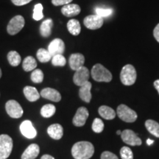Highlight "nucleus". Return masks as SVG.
Listing matches in <instances>:
<instances>
[{
	"instance_id": "nucleus-14",
	"label": "nucleus",
	"mask_w": 159,
	"mask_h": 159,
	"mask_svg": "<svg viewBox=\"0 0 159 159\" xmlns=\"http://www.w3.org/2000/svg\"><path fill=\"white\" fill-rule=\"evenodd\" d=\"M69 66L72 70L76 71L77 69L83 66L85 63V57L84 55L80 54V53H75L71 54L69 57Z\"/></svg>"
},
{
	"instance_id": "nucleus-19",
	"label": "nucleus",
	"mask_w": 159,
	"mask_h": 159,
	"mask_svg": "<svg viewBox=\"0 0 159 159\" xmlns=\"http://www.w3.org/2000/svg\"><path fill=\"white\" fill-rule=\"evenodd\" d=\"M47 133L52 139L59 140L63 137V128L60 124H53L47 128Z\"/></svg>"
},
{
	"instance_id": "nucleus-29",
	"label": "nucleus",
	"mask_w": 159,
	"mask_h": 159,
	"mask_svg": "<svg viewBox=\"0 0 159 159\" xmlns=\"http://www.w3.org/2000/svg\"><path fill=\"white\" fill-rule=\"evenodd\" d=\"M31 80L35 83H40L43 80V73L41 69H34L31 74Z\"/></svg>"
},
{
	"instance_id": "nucleus-32",
	"label": "nucleus",
	"mask_w": 159,
	"mask_h": 159,
	"mask_svg": "<svg viewBox=\"0 0 159 159\" xmlns=\"http://www.w3.org/2000/svg\"><path fill=\"white\" fill-rule=\"evenodd\" d=\"M43 18V6L41 4H37L35 6L34 11H33V19L35 21H39Z\"/></svg>"
},
{
	"instance_id": "nucleus-31",
	"label": "nucleus",
	"mask_w": 159,
	"mask_h": 159,
	"mask_svg": "<svg viewBox=\"0 0 159 159\" xmlns=\"http://www.w3.org/2000/svg\"><path fill=\"white\" fill-rule=\"evenodd\" d=\"M92 130L97 134H100L104 130V123L102 119L96 118L94 120L92 124Z\"/></svg>"
},
{
	"instance_id": "nucleus-15",
	"label": "nucleus",
	"mask_w": 159,
	"mask_h": 159,
	"mask_svg": "<svg viewBox=\"0 0 159 159\" xmlns=\"http://www.w3.org/2000/svg\"><path fill=\"white\" fill-rule=\"evenodd\" d=\"M43 98L53 101V102H59L61 99V95L58 91L52 88H45L41 91L40 94Z\"/></svg>"
},
{
	"instance_id": "nucleus-42",
	"label": "nucleus",
	"mask_w": 159,
	"mask_h": 159,
	"mask_svg": "<svg viewBox=\"0 0 159 159\" xmlns=\"http://www.w3.org/2000/svg\"><path fill=\"white\" fill-rule=\"evenodd\" d=\"M121 134H122V131H121V130L116 131V134L117 135H121Z\"/></svg>"
},
{
	"instance_id": "nucleus-1",
	"label": "nucleus",
	"mask_w": 159,
	"mask_h": 159,
	"mask_svg": "<svg viewBox=\"0 0 159 159\" xmlns=\"http://www.w3.org/2000/svg\"><path fill=\"white\" fill-rule=\"evenodd\" d=\"M94 153V145L85 141L75 143L71 148V155L75 159H89Z\"/></svg>"
},
{
	"instance_id": "nucleus-36",
	"label": "nucleus",
	"mask_w": 159,
	"mask_h": 159,
	"mask_svg": "<svg viewBox=\"0 0 159 159\" xmlns=\"http://www.w3.org/2000/svg\"><path fill=\"white\" fill-rule=\"evenodd\" d=\"M72 0H52V3L55 6L60 5H66L70 4Z\"/></svg>"
},
{
	"instance_id": "nucleus-9",
	"label": "nucleus",
	"mask_w": 159,
	"mask_h": 159,
	"mask_svg": "<svg viewBox=\"0 0 159 159\" xmlns=\"http://www.w3.org/2000/svg\"><path fill=\"white\" fill-rule=\"evenodd\" d=\"M89 71L88 68L85 67L84 66L75 71V73L73 77V81L76 85L81 86L84 83L88 82L89 79Z\"/></svg>"
},
{
	"instance_id": "nucleus-37",
	"label": "nucleus",
	"mask_w": 159,
	"mask_h": 159,
	"mask_svg": "<svg viewBox=\"0 0 159 159\" xmlns=\"http://www.w3.org/2000/svg\"><path fill=\"white\" fill-rule=\"evenodd\" d=\"M32 0H11L12 2L13 3V5L16 6H22L25 5L26 4H28Z\"/></svg>"
},
{
	"instance_id": "nucleus-6",
	"label": "nucleus",
	"mask_w": 159,
	"mask_h": 159,
	"mask_svg": "<svg viewBox=\"0 0 159 159\" xmlns=\"http://www.w3.org/2000/svg\"><path fill=\"white\" fill-rule=\"evenodd\" d=\"M25 21L23 16L18 15L16 16L11 19L9 21L8 25L7 27V31L8 34L11 35H14L19 33L21 30L23 29L24 26H25Z\"/></svg>"
},
{
	"instance_id": "nucleus-5",
	"label": "nucleus",
	"mask_w": 159,
	"mask_h": 159,
	"mask_svg": "<svg viewBox=\"0 0 159 159\" xmlns=\"http://www.w3.org/2000/svg\"><path fill=\"white\" fill-rule=\"evenodd\" d=\"M117 115L119 118L125 122H134L137 119L136 112L127 106L126 105H120L117 108Z\"/></svg>"
},
{
	"instance_id": "nucleus-41",
	"label": "nucleus",
	"mask_w": 159,
	"mask_h": 159,
	"mask_svg": "<svg viewBox=\"0 0 159 159\" xmlns=\"http://www.w3.org/2000/svg\"><path fill=\"white\" fill-rule=\"evenodd\" d=\"M154 143V141L153 140H152V139H148V140H147V144H148L149 146H150V145H152V144H153Z\"/></svg>"
},
{
	"instance_id": "nucleus-39",
	"label": "nucleus",
	"mask_w": 159,
	"mask_h": 159,
	"mask_svg": "<svg viewBox=\"0 0 159 159\" xmlns=\"http://www.w3.org/2000/svg\"><path fill=\"white\" fill-rule=\"evenodd\" d=\"M154 86L156 89L158 91V94H159V80H156V81L154 82Z\"/></svg>"
},
{
	"instance_id": "nucleus-24",
	"label": "nucleus",
	"mask_w": 159,
	"mask_h": 159,
	"mask_svg": "<svg viewBox=\"0 0 159 159\" xmlns=\"http://www.w3.org/2000/svg\"><path fill=\"white\" fill-rule=\"evenodd\" d=\"M67 28L69 33L73 35H78L81 31L80 24L77 19H71L67 23Z\"/></svg>"
},
{
	"instance_id": "nucleus-8",
	"label": "nucleus",
	"mask_w": 159,
	"mask_h": 159,
	"mask_svg": "<svg viewBox=\"0 0 159 159\" xmlns=\"http://www.w3.org/2000/svg\"><path fill=\"white\" fill-rule=\"evenodd\" d=\"M120 136L123 142L130 146H139L142 144V139L138 136V134H135L132 130L127 129L123 130Z\"/></svg>"
},
{
	"instance_id": "nucleus-4",
	"label": "nucleus",
	"mask_w": 159,
	"mask_h": 159,
	"mask_svg": "<svg viewBox=\"0 0 159 159\" xmlns=\"http://www.w3.org/2000/svg\"><path fill=\"white\" fill-rule=\"evenodd\" d=\"M13 150V139L8 135H0V159L7 158Z\"/></svg>"
},
{
	"instance_id": "nucleus-10",
	"label": "nucleus",
	"mask_w": 159,
	"mask_h": 159,
	"mask_svg": "<svg viewBox=\"0 0 159 159\" xmlns=\"http://www.w3.org/2000/svg\"><path fill=\"white\" fill-rule=\"evenodd\" d=\"M104 22L103 18L97 15H90L86 16L83 20V24L85 27L89 30H97L102 27Z\"/></svg>"
},
{
	"instance_id": "nucleus-26",
	"label": "nucleus",
	"mask_w": 159,
	"mask_h": 159,
	"mask_svg": "<svg viewBox=\"0 0 159 159\" xmlns=\"http://www.w3.org/2000/svg\"><path fill=\"white\" fill-rule=\"evenodd\" d=\"M7 61L12 66H18L21 61V57L16 51H11L7 54Z\"/></svg>"
},
{
	"instance_id": "nucleus-20",
	"label": "nucleus",
	"mask_w": 159,
	"mask_h": 159,
	"mask_svg": "<svg viewBox=\"0 0 159 159\" xmlns=\"http://www.w3.org/2000/svg\"><path fill=\"white\" fill-rule=\"evenodd\" d=\"M24 94L30 102H35L41 96L37 89L33 86H25L24 89Z\"/></svg>"
},
{
	"instance_id": "nucleus-17",
	"label": "nucleus",
	"mask_w": 159,
	"mask_h": 159,
	"mask_svg": "<svg viewBox=\"0 0 159 159\" xmlns=\"http://www.w3.org/2000/svg\"><path fill=\"white\" fill-rule=\"evenodd\" d=\"M40 152L39 146L36 144H32L27 147L23 154L21 155V159H35L39 156Z\"/></svg>"
},
{
	"instance_id": "nucleus-43",
	"label": "nucleus",
	"mask_w": 159,
	"mask_h": 159,
	"mask_svg": "<svg viewBox=\"0 0 159 159\" xmlns=\"http://www.w3.org/2000/svg\"><path fill=\"white\" fill-rule=\"evenodd\" d=\"M2 70H1V69H0V78L2 77Z\"/></svg>"
},
{
	"instance_id": "nucleus-35",
	"label": "nucleus",
	"mask_w": 159,
	"mask_h": 159,
	"mask_svg": "<svg viewBox=\"0 0 159 159\" xmlns=\"http://www.w3.org/2000/svg\"><path fill=\"white\" fill-rule=\"evenodd\" d=\"M101 159H119L116 155L109 151H105L101 155Z\"/></svg>"
},
{
	"instance_id": "nucleus-34",
	"label": "nucleus",
	"mask_w": 159,
	"mask_h": 159,
	"mask_svg": "<svg viewBox=\"0 0 159 159\" xmlns=\"http://www.w3.org/2000/svg\"><path fill=\"white\" fill-rule=\"evenodd\" d=\"M95 12H96V15L99 16L104 18L108 17L112 14L113 10L110 8H102V7H96L95 8Z\"/></svg>"
},
{
	"instance_id": "nucleus-28",
	"label": "nucleus",
	"mask_w": 159,
	"mask_h": 159,
	"mask_svg": "<svg viewBox=\"0 0 159 159\" xmlns=\"http://www.w3.org/2000/svg\"><path fill=\"white\" fill-rule=\"evenodd\" d=\"M36 56L38 60L41 63L48 62V61H49L52 59V57L50 53L49 52V51L43 48H41L38 50Z\"/></svg>"
},
{
	"instance_id": "nucleus-38",
	"label": "nucleus",
	"mask_w": 159,
	"mask_h": 159,
	"mask_svg": "<svg viewBox=\"0 0 159 159\" xmlns=\"http://www.w3.org/2000/svg\"><path fill=\"white\" fill-rule=\"evenodd\" d=\"M153 35L155 39H156V41L159 43V24L156 25V27H155L153 30Z\"/></svg>"
},
{
	"instance_id": "nucleus-33",
	"label": "nucleus",
	"mask_w": 159,
	"mask_h": 159,
	"mask_svg": "<svg viewBox=\"0 0 159 159\" xmlns=\"http://www.w3.org/2000/svg\"><path fill=\"white\" fill-rule=\"evenodd\" d=\"M120 156L122 159H134V153L128 147H122L121 148Z\"/></svg>"
},
{
	"instance_id": "nucleus-40",
	"label": "nucleus",
	"mask_w": 159,
	"mask_h": 159,
	"mask_svg": "<svg viewBox=\"0 0 159 159\" xmlns=\"http://www.w3.org/2000/svg\"><path fill=\"white\" fill-rule=\"evenodd\" d=\"M41 159H55V158L50 156V155H43L41 158Z\"/></svg>"
},
{
	"instance_id": "nucleus-16",
	"label": "nucleus",
	"mask_w": 159,
	"mask_h": 159,
	"mask_svg": "<svg viewBox=\"0 0 159 159\" xmlns=\"http://www.w3.org/2000/svg\"><path fill=\"white\" fill-rule=\"evenodd\" d=\"M80 7L76 4H68L63 6L61 9L63 15L66 17H73L80 13Z\"/></svg>"
},
{
	"instance_id": "nucleus-3",
	"label": "nucleus",
	"mask_w": 159,
	"mask_h": 159,
	"mask_svg": "<svg viewBox=\"0 0 159 159\" xmlns=\"http://www.w3.org/2000/svg\"><path fill=\"white\" fill-rule=\"evenodd\" d=\"M136 71L134 66L127 64L123 67L120 73L121 82L125 85H134L136 80Z\"/></svg>"
},
{
	"instance_id": "nucleus-30",
	"label": "nucleus",
	"mask_w": 159,
	"mask_h": 159,
	"mask_svg": "<svg viewBox=\"0 0 159 159\" xmlns=\"http://www.w3.org/2000/svg\"><path fill=\"white\" fill-rule=\"evenodd\" d=\"M52 63L55 66H64L66 60L63 55H56L52 57Z\"/></svg>"
},
{
	"instance_id": "nucleus-12",
	"label": "nucleus",
	"mask_w": 159,
	"mask_h": 159,
	"mask_svg": "<svg viewBox=\"0 0 159 159\" xmlns=\"http://www.w3.org/2000/svg\"><path fill=\"white\" fill-rule=\"evenodd\" d=\"M48 51L52 57L56 55H63L65 51V43L61 39H55L49 43Z\"/></svg>"
},
{
	"instance_id": "nucleus-7",
	"label": "nucleus",
	"mask_w": 159,
	"mask_h": 159,
	"mask_svg": "<svg viewBox=\"0 0 159 159\" xmlns=\"http://www.w3.org/2000/svg\"><path fill=\"white\" fill-rule=\"evenodd\" d=\"M5 109L7 111V114L9 115L11 118L18 119L20 118L23 115V109L21 106L17 101L14 99H11L8 100L5 105Z\"/></svg>"
},
{
	"instance_id": "nucleus-27",
	"label": "nucleus",
	"mask_w": 159,
	"mask_h": 159,
	"mask_svg": "<svg viewBox=\"0 0 159 159\" xmlns=\"http://www.w3.org/2000/svg\"><path fill=\"white\" fill-rule=\"evenodd\" d=\"M56 111V108L55 105L52 104H47L41 108V116L44 118H49L55 114Z\"/></svg>"
},
{
	"instance_id": "nucleus-23",
	"label": "nucleus",
	"mask_w": 159,
	"mask_h": 159,
	"mask_svg": "<svg viewBox=\"0 0 159 159\" xmlns=\"http://www.w3.org/2000/svg\"><path fill=\"white\" fill-rule=\"evenodd\" d=\"M147 130L157 138H159V124L152 119H148L145 122Z\"/></svg>"
},
{
	"instance_id": "nucleus-25",
	"label": "nucleus",
	"mask_w": 159,
	"mask_h": 159,
	"mask_svg": "<svg viewBox=\"0 0 159 159\" xmlns=\"http://www.w3.org/2000/svg\"><path fill=\"white\" fill-rule=\"evenodd\" d=\"M37 67V62L32 56H28L25 58L22 63V68L25 71H30L35 69Z\"/></svg>"
},
{
	"instance_id": "nucleus-21",
	"label": "nucleus",
	"mask_w": 159,
	"mask_h": 159,
	"mask_svg": "<svg viewBox=\"0 0 159 159\" xmlns=\"http://www.w3.org/2000/svg\"><path fill=\"white\" fill-rule=\"evenodd\" d=\"M99 114L100 115L102 118L107 120H111L116 117V112L113 108L110 107L106 106V105H102L99 108L98 110Z\"/></svg>"
},
{
	"instance_id": "nucleus-13",
	"label": "nucleus",
	"mask_w": 159,
	"mask_h": 159,
	"mask_svg": "<svg viewBox=\"0 0 159 159\" xmlns=\"http://www.w3.org/2000/svg\"><path fill=\"white\" fill-rule=\"evenodd\" d=\"M20 130L23 136L30 139H34L37 135L36 130L30 120H25L21 123L20 125Z\"/></svg>"
},
{
	"instance_id": "nucleus-2",
	"label": "nucleus",
	"mask_w": 159,
	"mask_h": 159,
	"mask_svg": "<svg viewBox=\"0 0 159 159\" xmlns=\"http://www.w3.org/2000/svg\"><path fill=\"white\" fill-rule=\"evenodd\" d=\"M91 76L97 82L109 83L112 80V75L108 69L100 63H97L91 69Z\"/></svg>"
},
{
	"instance_id": "nucleus-18",
	"label": "nucleus",
	"mask_w": 159,
	"mask_h": 159,
	"mask_svg": "<svg viewBox=\"0 0 159 159\" xmlns=\"http://www.w3.org/2000/svg\"><path fill=\"white\" fill-rule=\"evenodd\" d=\"M91 83L88 81L84 83L83 85H81L80 89L79 90V96L80 99L84 102L89 103L91 99Z\"/></svg>"
},
{
	"instance_id": "nucleus-11",
	"label": "nucleus",
	"mask_w": 159,
	"mask_h": 159,
	"mask_svg": "<svg viewBox=\"0 0 159 159\" xmlns=\"http://www.w3.org/2000/svg\"><path fill=\"white\" fill-rule=\"evenodd\" d=\"M89 113L88 109L85 107H80L77 109L76 114L73 118V125L76 127H82L85 124L87 119L89 118Z\"/></svg>"
},
{
	"instance_id": "nucleus-22",
	"label": "nucleus",
	"mask_w": 159,
	"mask_h": 159,
	"mask_svg": "<svg viewBox=\"0 0 159 159\" xmlns=\"http://www.w3.org/2000/svg\"><path fill=\"white\" fill-rule=\"evenodd\" d=\"M53 27V21L51 19H48L43 21L40 27V33L43 37H49L52 33V28Z\"/></svg>"
}]
</instances>
